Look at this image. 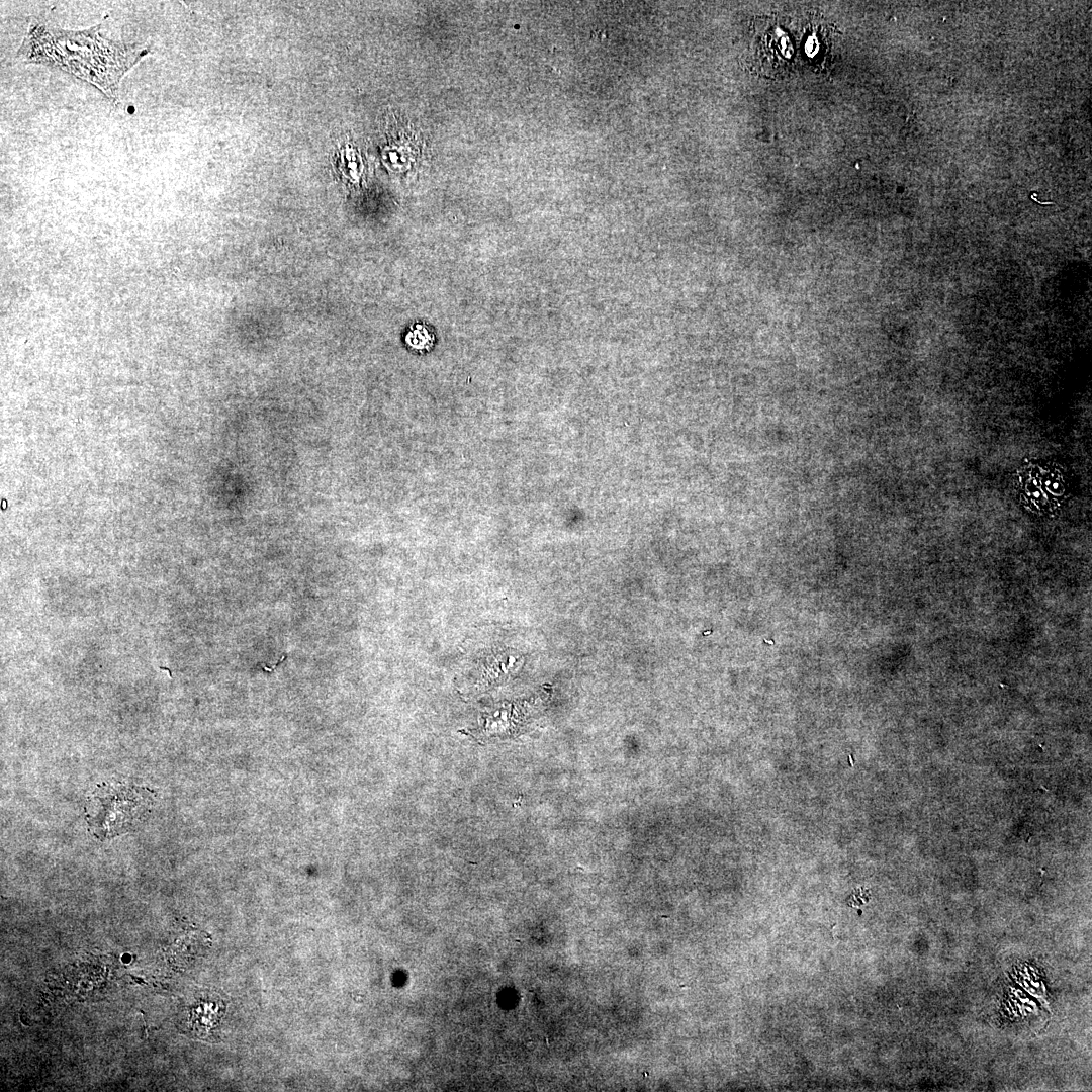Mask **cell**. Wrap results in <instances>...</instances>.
Here are the masks:
<instances>
[{"label": "cell", "mask_w": 1092, "mask_h": 1092, "mask_svg": "<svg viewBox=\"0 0 1092 1092\" xmlns=\"http://www.w3.org/2000/svg\"><path fill=\"white\" fill-rule=\"evenodd\" d=\"M149 50L114 41L100 34V26L65 30L40 23L29 26L17 58L27 63L59 67L117 100L123 76Z\"/></svg>", "instance_id": "1"}, {"label": "cell", "mask_w": 1092, "mask_h": 1092, "mask_svg": "<svg viewBox=\"0 0 1092 1092\" xmlns=\"http://www.w3.org/2000/svg\"><path fill=\"white\" fill-rule=\"evenodd\" d=\"M149 795L134 786H103L94 792L87 821L100 838L113 836L139 822L149 809Z\"/></svg>", "instance_id": "2"}]
</instances>
